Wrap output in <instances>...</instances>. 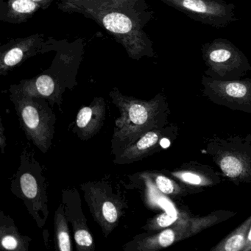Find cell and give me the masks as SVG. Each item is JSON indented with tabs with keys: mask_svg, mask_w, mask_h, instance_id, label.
I'll return each instance as SVG.
<instances>
[{
	"mask_svg": "<svg viewBox=\"0 0 251 251\" xmlns=\"http://www.w3.org/2000/svg\"><path fill=\"white\" fill-rule=\"evenodd\" d=\"M64 11L91 17L126 48L129 56L139 60L154 56L152 44L142 29V22L127 12L123 2L111 0H67Z\"/></svg>",
	"mask_w": 251,
	"mask_h": 251,
	"instance_id": "1",
	"label": "cell"
},
{
	"mask_svg": "<svg viewBox=\"0 0 251 251\" xmlns=\"http://www.w3.org/2000/svg\"><path fill=\"white\" fill-rule=\"evenodd\" d=\"M118 107L120 117L116 120L113 142L118 143L119 151L136 142L142 135L156 126L158 113L164 105V98L158 95L150 101L126 96L114 88L109 94Z\"/></svg>",
	"mask_w": 251,
	"mask_h": 251,
	"instance_id": "2",
	"label": "cell"
},
{
	"mask_svg": "<svg viewBox=\"0 0 251 251\" xmlns=\"http://www.w3.org/2000/svg\"><path fill=\"white\" fill-rule=\"evenodd\" d=\"M11 100L28 139L43 152L52 145L55 115L45 99L23 93L18 86L11 87Z\"/></svg>",
	"mask_w": 251,
	"mask_h": 251,
	"instance_id": "3",
	"label": "cell"
},
{
	"mask_svg": "<svg viewBox=\"0 0 251 251\" xmlns=\"http://www.w3.org/2000/svg\"><path fill=\"white\" fill-rule=\"evenodd\" d=\"M202 59L206 66L205 75L216 80H238L251 71L249 60L234 44L216 39L202 45Z\"/></svg>",
	"mask_w": 251,
	"mask_h": 251,
	"instance_id": "4",
	"label": "cell"
},
{
	"mask_svg": "<svg viewBox=\"0 0 251 251\" xmlns=\"http://www.w3.org/2000/svg\"><path fill=\"white\" fill-rule=\"evenodd\" d=\"M192 20L215 28L227 27L239 19L235 5L223 0H160Z\"/></svg>",
	"mask_w": 251,
	"mask_h": 251,
	"instance_id": "5",
	"label": "cell"
},
{
	"mask_svg": "<svg viewBox=\"0 0 251 251\" xmlns=\"http://www.w3.org/2000/svg\"><path fill=\"white\" fill-rule=\"evenodd\" d=\"M204 94L211 100L230 106H251V78L216 80L202 77Z\"/></svg>",
	"mask_w": 251,
	"mask_h": 251,
	"instance_id": "6",
	"label": "cell"
},
{
	"mask_svg": "<svg viewBox=\"0 0 251 251\" xmlns=\"http://www.w3.org/2000/svg\"><path fill=\"white\" fill-rule=\"evenodd\" d=\"M44 36L35 34L14 39L1 47L0 74L5 75L30 57L36 55L42 48Z\"/></svg>",
	"mask_w": 251,
	"mask_h": 251,
	"instance_id": "7",
	"label": "cell"
},
{
	"mask_svg": "<svg viewBox=\"0 0 251 251\" xmlns=\"http://www.w3.org/2000/svg\"><path fill=\"white\" fill-rule=\"evenodd\" d=\"M105 118V104L102 98H97L89 105L79 111L76 118L77 134L83 140L91 139L100 130Z\"/></svg>",
	"mask_w": 251,
	"mask_h": 251,
	"instance_id": "8",
	"label": "cell"
},
{
	"mask_svg": "<svg viewBox=\"0 0 251 251\" xmlns=\"http://www.w3.org/2000/svg\"><path fill=\"white\" fill-rule=\"evenodd\" d=\"M17 86L25 95L48 100L52 105L61 101V86L49 75H41L30 80H23Z\"/></svg>",
	"mask_w": 251,
	"mask_h": 251,
	"instance_id": "9",
	"label": "cell"
},
{
	"mask_svg": "<svg viewBox=\"0 0 251 251\" xmlns=\"http://www.w3.org/2000/svg\"><path fill=\"white\" fill-rule=\"evenodd\" d=\"M161 137L158 130H152L142 135L131 145L123 148L116 157L117 164H129L147 156L158 145Z\"/></svg>",
	"mask_w": 251,
	"mask_h": 251,
	"instance_id": "10",
	"label": "cell"
},
{
	"mask_svg": "<svg viewBox=\"0 0 251 251\" xmlns=\"http://www.w3.org/2000/svg\"><path fill=\"white\" fill-rule=\"evenodd\" d=\"M183 230L184 228L181 224L171 228L165 229L158 234L135 240L132 245L133 248L130 249L147 251L167 248L180 239L183 235Z\"/></svg>",
	"mask_w": 251,
	"mask_h": 251,
	"instance_id": "11",
	"label": "cell"
},
{
	"mask_svg": "<svg viewBox=\"0 0 251 251\" xmlns=\"http://www.w3.org/2000/svg\"><path fill=\"white\" fill-rule=\"evenodd\" d=\"M42 7L33 0H8L2 20L13 24L25 23Z\"/></svg>",
	"mask_w": 251,
	"mask_h": 251,
	"instance_id": "12",
	"label": "cell"
},
{
	"mask_svg": "<svg viewBox=\"0 0 251 251\" xmlns=\"http://www.w3.org/2000/svg\"><path fill=\"white\" fill-rule=\"evenodd\" d=\"M251 226V217H250L240 227H238L214 250L222 251H243Z\"/></svg>",
	"mask_w": 251,
	"mask_h": 251,
	"instance_id": "13",
	"label": "cell"
},
{
	"mask_svg": "<svg viewBox=\"0 0 251 251\" xmlns=\"http://www.w3.org/2000/svg\"><path fill=\"white\" fill-rule=\"evenodd\" d=\"M95 215L104 229L111 230L120 218V210L115 202L105 200L95 208Z\"/></svg>",
	"mask_w": 251,
	"mask_h": 251,
	"instance_id": "14",
	"label": "cell"
},
{
	"mask_svg": "<svg viewBox=\"0 0 251 251\" xmlns=\"http://www.w3.org/2000/svg\"><path fill=\"white\" fill-rule=\"evenodd\" d=\"M64 212L65 210H64L63 205H61L55 213V226L57 245L59 251H70L72 250L71 239Z\"/></svg>",
	"mask_w": 251,
	"mask_h": 251,
	"instance_id": "15",
	"label": "cell"
},
{
	"mask_svg": "<svg viewBox=\"0 0 251 251\" xmlns=\"http://www.w3.org/2000/svg\"><path fill=\"white\" fill-rule=\"evenodd\" d=\"M20 187L25 197L33 203L41 205L42 191L36 177L30 173H24L20 177Z\"/></svg>",
	"mask_w": 251,
	"mask_h": 251,
	"instance_id": "16",
	"label": "cell"
},
{
	"mask_svg": "<svg viewBox=\"0 0 251 251\" xmlns=\"http://www.w3.org/2000/svg\"><path fill=\"white\" fill-rule=\"evenodd\" d=\"M223 173L230 177H236L243 173L244 166L242 161L234 156L224 157L220 162Z\"/></svg>",
	"mask_w": 251,
	"mask_h": 251,
	"instance_id": "17",
	"label": "cell"
},
{
	"mask_svg": "<svg viewBox=\"0 0 251 251\" xmlns=\"http://www.w3.org/2000/svg\"><path fill=\"white\" fill-rule=\"evenodd\" d=\"M1 245L5 250L10 251H17L22 250L20 246H23V239H20V236L17 234L15 230L13 232L1 231Z\"/></svg>",
	"mask_w": 251,
	"mask_h": 251,
	"instance_id": "18",
	"label": "cell"
},
{
	"mask_svg": "<svg viewBox=\"0 0 251 251\" xmlns=\"http://www.w3.org/2000/svg\"><path fill=\"white\" fill-rule=\"evenodd\" d=\"M177 220V216L176 214H170L168 213H164L161 215L158 216L157 218L151 223V229L164 228L172 226L176 220Z\"/></svg>",
	"mask_w": 251,
	"mask_h": 251,
	"instance_id": "19",
	"label": "cell"
},
{
	"mask_svg": "<svg viewBox=\"0 0 251 251\" xmlns=\"http://www.w3.org/2000/svg\"><path fill=\"white\" fill-rule=\"evenodd\" d=\"M178 178L189 184L196 185V186H202L206 184L207 181L203 177L190 172H183V173H177L175 175Z\"/></svg>",
	"mask_w": 251,
	"mask_h": 251,
	"instance_id": "20",
	"label": "cell"
},
{
	"mask_svg": "<svg viewBox=\"0 0 251 251\" xmlns=\"http://www.w3.org/2000/svg\"><path fill=\"white\" fill-rule=\"evenodd\" d=\"M155 183L158 189L161 191L162 193L166 195H170L175 192V183L172 181L168 177L165 176H158L155 178Z\"/></svg>",
	"mask_w": 251,
	"mask_h": 251,
	"instance_id": "21",
	"label": "cell"
},
{
	"mask_svg": "<svg viewBox=\"0 0 251 251\" xmlns=\"http://www.w3.org/2000/svg\"><path fill=\"white\" fill-rule=\"evenodd\" d=\"M0 145H1V149H2V152L4 153L5 152V137L4 136V128L2 125H1V132H0Z\"/></svg>",
	"mask_w": 251,
	"mask_h": 251,
	"instance_id": "22",
	"label": "cell"
},
{
	"mask_svg": "<svg viewBox=\"0 0 251 251\" xmlns=\"http://www.w3.org/2000/svg\"><path fill=\"white\" fill-rule=\"evenodd\" d=\"M251 250V226L250 228L249 233L248 235V239H247L246 244H245V248L243 251H249Z\"/></svg>",
	"mask_w": 251,
	"mask_h": 251,
	"instance_id": "23",
	"label": "cell"
},
{
	"mask_svg": "<svg viewBox=\"0 0 251 251\" xmlns=\"http://www.w3.org/2000/svg\"><path fill=\"white\" fill-rule=\"evenodd\" d=\"M33 1L39 3L42 8H47L53 0H33Z\"/></svg>",
	"mask_w": 251,
	"mask_h": 251,
	"instance_id": "24",
	"label": "cell"
},
{
	"mask_svg": "<svg viewBox=\"0 0 251 251\" xmlns=\"http://www.w3.org/2000/svg\"><path fill=\"white\" fill-rule=\"evenodd\" d=\"M111 1H114V2H127V0H111Z\"/></svg>",
	"mask_w": 251,
	"mask_h": 251,
	"instance_id": "25",
	"label": "cell"
}]
</instances>
